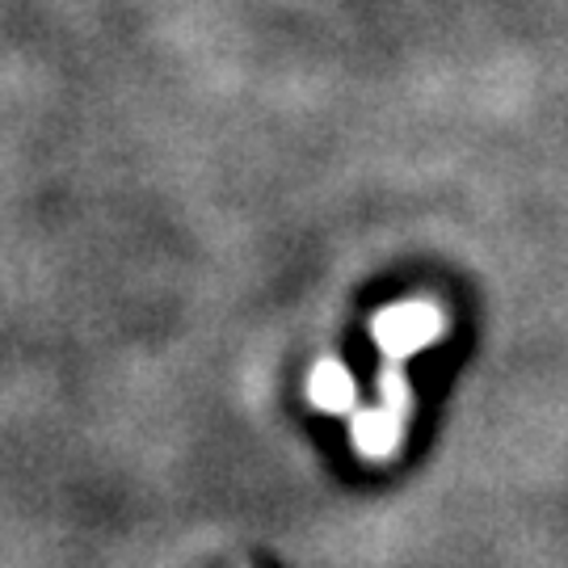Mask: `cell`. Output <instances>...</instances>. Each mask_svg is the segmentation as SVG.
Listing matches in <instances>:
<instances>
[{
    "mask_svg": "<svg viewBox=\"0 0 568 568\" xmlns=\"http://www.w3.org/2000/svg\"><path fill=\"white\" fill-rule=\"evenodd\" d=\"M450 316L438 300H396L371 316V342L387 363H405L447 333Z\"/></svg>",
    "mask_w": 568,
    "mask_h": 568,
    "instance_id": "6da1fadb",
    "label": "cell"
},
{
    "mask_svg": "<svg viewBox=\"0 0 568 568\" xmlns=\"http://www.w3.org/2000/svg\"><path fill=\"white\" fill-rule=\"evenodd\" d=\"M307 400L328 417H354L358 413V387L342 358H321L307 371Z\"/></svg>",
    "mask_w": 568,
    "mask_h": 568,
    "instance_id": "7a4b0ae2",
    "label": "cell"
},
{
    "mask_svg": "<svg viewBox=\"0 0 568 568\" xmlns=\"http://www.w3.org/2000/svg\"><path fill=\"white\" fill-rule=\"evenodd\" d=\"M400 438H405V426L379 400L366 408L358 405V413H354V450H358V459H366V464H387L400 450Z\"/></svg>",
    "mask_w": 568,
    "mask_h": 568,
    "instance_id": "3957f363",
    "label": "cell"
},
{
    "mask_svg": "<svg viewBox=\"0 0 568 568\" xmlns=\"http://www.w3.org/2000/svg\"><path fill=\"white\" fill-rule=\"evenodd\" d=\"M379 405H384L400 426L413 422L417 396H413V384H408V375H405V366L400 363H387L384 371H379Z\"/></svg>",
    "mask_w": 568,
    "mask_h": 568,
    "instance_id": "277c9868",
    "label": "cell"
}]
</instances>
